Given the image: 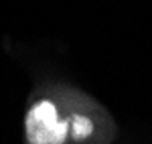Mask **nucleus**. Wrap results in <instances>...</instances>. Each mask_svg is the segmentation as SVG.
Listing matches in <instances>:
<instances>
[{
  "label": "nucleus",
  "mask_w": 152,
  "mask_h": 144,
  "mask_svg": "<svg viewBox=\"0 0 152 144\" xmlns=\"http://www.w3.org/2000/svg\"><path fill=\"white\" fill-rule=\"evenodd\" d=\"M24 130L28 144H65L69 122L59 118L53 102L41 99L26 112Z\"/></svg>",
  "instance_id": "obj_1"
},
{
  "label": "nucleus",
  "mask_w": 152,
  "mask_h": 144,
  "mask_svg": "<svg viewBox=\"0 0 152 144\" xmlns=\"http://www.w3.org/2000/svg\"><path fill=\"white\" fill-rule=\"evenodd\" d=\"M71 132H73L75 140H83L94 132V124L85 116H73L71 118Z\"/></svg>",
  "instance_id": "obj_2"
}]
</instances>
